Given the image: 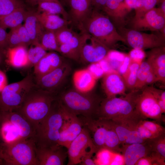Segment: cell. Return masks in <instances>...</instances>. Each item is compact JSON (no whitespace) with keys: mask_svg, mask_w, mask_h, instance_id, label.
<instances>
[{"mask_svg":"<svg viewBox=\"0 0 165 165\" xmlns=\"http://www.w3.org/2000/svg\"><path fill=\"white\" fill-rule=\"evenodd\" d=\"M8 33L6 29L0 27V48H7V39Z\"/></svg>","mask_w":165,"mask_h":165,"instance_id":"obj_49","label":"cell"},{"mask_svg":"<svg viewBox=\"0 0 165 165\" xmlns=\"http://www.w3.org/2000/svg\"><path fill=\"white\" fill-rule=\"evenodd\" d=\"M56 98L63 107L72 114L88 119H97L101 100L96 97L71 89L57 95Z\"/></svg>","mask_w":165,"mask_h":165,"instance_id":"obj_5","label":"cell"},{"mask_svg":"<svg viewBox=\"0 0 165 165\" xmlns=\"http://www.w3.org/2000/svg\"><path fill=\"white\" fill-rule=\"evenodd\" d=\"M24 1L25 3H27L28 2V0H22Z\"/></svg>","mask_w":165,"mask_h":165,"instance_id":"obj_63","label":"cell"},{"mask_svg":"<svg viewBox=\"0 0 165 165\" xmlns=\"http://www.w3.org/2000/svg\"><path fill=\"white\" fill-rule=\"evenodd\" d=\"M151 68L147 61H142L138 69L134 90L141 89L145 86V82Z\"/></svg>","mask_w":165,"mask_h":165,"instance_id":"obj_39","label":"cell"},{"mask_svg":"<svg viewBox=\"0 0 165 165\" xmlns=\"http://www.w3.org/2000/svg\"><path fill=\"white\" fill-rule=\"evenodd\" d=\"M140 121L136 124L135 128L141 136L144 139L147 140L158 137L144 127L140 123Z\"/></svg>","mask_w":165,"mask_h":165,"instance_id":"obj_46","label":"cell"},{"mask_svg":"<svg viewBox=\"0 0 165 165\" xmlns=\"http://www.w3.org/2000/svg\"><path fill=\"white\" fill-rule=\"evenodd\" d=\"M28 50L24 46L7 48L6 63L8 67L17 69L28 68Z\"/></svg>","mask_w":165,"mask_h":165,"instance_id":"obj_23","label":"cell"},{"mask_svg":"<svg viewBox=\"0 0 165 165\" xmlns=\"http://www.w3.org/2000/svg\"><path fill=\"white\" fill-rule=\"evenodd\" d=\"M36 147L33 138H19L0 145L1 156L6 165H37Z\"/></svg>","mask_w":165,"mask_h":165,"instance_id":"obj_6","label":"cell"},{"mask_svg":"<svg viewBox=\"0 0 165 165\" xmlns=\"http://www.w3.org/2000/svg\"><path fill=\"white\" fill-rule=\"evenodd\" d=\"M108 0H92V6L93 8L99 10L102 9L105 5Z\"/></svg>","mask_w":165,"mask_h":165,"instance_id":"obj_54","label":"cell"},{"mask_svg":"<svg viewBox=\"0 0 165 165\" xmlns=\"http://www.w3.org/2000/svg\"><path fill=\"white\" fill-rule=\"evenodd\" d=\"M16 29L23 46L27 47L31 45L30 37L24 25L21 24L16 28Z\"/></svg>","mask_w":165,"mask_h":165,"instance_id":"obj_44","label":"cell"},{"mask_svg":"<svg viewBox=\"0 0 165 165\" xmlns=\"http://www.w3.org/2000/svg\"><path fill=\"white\" fill-rule=\"evenodd\" d=\"M140 64L130 59L127 69L121 75L125 81L127 88L132 90H134L137 72Z\"/></svg>","mask_w":165,"mask_h":165,"instance_id":"obj_32","label":"cell"},{"mask_svg":"<svg viewBox=\"0 0 165 165\" xmlns=\"http://www.w3.org/2000/svg\"><path fill=\"white\" fill-rule=\"evenodd\" d=\"M90 43L87 42L83 45L81 51L80 60L87 63L98 62L104 59L110 48L100 41L91 36Z\"/></svg>","mask_w":165,"mask_h":165,"instance_id":"obj_15","label":"cell"},{"mask_svg":"<svg viewBox=\"0 0 165 165\" xmlns=\"http://www.w3.org/2000/svg\"><path fill=\"white\" fill-rule=\"evenodd\" d=\"M150 64L157 81L165 82V52L164 47L153 48L148 53L147 61Z\"/></svg>","mask_w":165,"mask_h":165,"instance_id":"obj_24","label":"cell"},{"mask_svg":"<svg viewBox=\"0 0 165 165\" xmlns=\"http://www.w3.org/2000/svg\"><path fill=\"white\" fill-rule=\"evenodd\" d=\"M65 110L66 116L60 131L58 144L68 148L81 133L83 126L78 116Z\"/></svg>","mask_w":165,"mask_h":165,"instance_id":"obj_12","label":"cell"},{"mask_svg":"<svg viewBox=\"0 0 165 165\" xmlns=\"http://www.w3.org/2000/svg\"><path fill=\"white\" fill-rule=\"evenodd\" d=\"M102 82L106 97L126 94L127 87L125 81L122 75L117 71H112L105 74Z\"/></svg>","mask_w":165,"mask_h":165,"instance_id":"obj_17","label":"cell"},{"mask_svg":"<svg viewBox=\"0 0 165 165\" xmlns=\"http://www.w3.org/2000/svg\"><path fill=\"white\" fill-rule=\"evenodd\" d=\"M23 24L28 31L31 44L40 43V41L45 30L37 16V12L27 11Z\"/></svg>","mask_w":165,"mask_h":165,"instance_id":"obj_25","label":"cell"},{"mask_svg":"<svg viewBox=\"0 0 165 165\" xmlns=\"http://www.w3.org/2000/svg\"><path fill=\"white\" fill-rule=\"evenodd\" d=\"M54 33L59 46L68 42L77 34L68 26L60 29Z\"/></svg>","mask_w":165,"mask_h":165,"instance_id":"obj_40","label":"cell"},{"mask_svg":"<svg viewBox=\"0 0 165 165\" xmlns=\"http://www.w3.org/2000/svg\"><path fill=\"white\" fill-rule=\"evenodd\" d=\"M3 142H4L3 138L2 136V135L1 134V125L0 124V145Z\"/></svg>","mask_w":165,"mask_h":165,"instance_id":"obj_61","label":"cell"},{"mask_svg":"<svg viewBox=\"0 0 165 165\" xmlns=\"http://www.w3.org/2000/svg\"><path fill=\"white\" fill-rule=\"evenodd\" d=\"M87 68L97 80L105 74L98 62L90 64Z\"/></svg>","mask_w":165,"mask_h":165,"instance_id":"obj_45","label":"cell"},{"mask_svg":"<svg viewBox=\"0 0 165 165\" xmlns=\"http://www.w3.org/2000/svg\"><path fill=\"white\" fill-rule=\"evenodd\" d=\"M93 153H90L85 156L79 163L82 165H95L94 160L92 158Z\"/></svg>","mask_w":165,"mask_h":165,"instance_id":"obj_51","label":"cell"},{"mask_svg":"<svg viewBox=\"0 0 165 165\" xmlns=\"http://www.w3.org/2000/svg\"><path fill=\"white\" fill-rule=\"evenodd\" d=\"M78 27L82 33L89 34L109 48L119 42L125 43L109 18L93 8Z\"/></svg>","mask_w":165,"mask_h":165,"instance_id":"obj_2","label":"cell"},{"mask_svg":"<svg viewBox=\"0 0 165 165\" xmlns=\"http://www.w3.org/2000/svg\"><path fill=\"white\" fill-rule=\"evenodd\" d=\"M61 4H68L69 0H59Z\"/></svg>","mask_w":165,"mask_h":165,"instance_id":"obj_60","label":"cell"},{"mask_svg":"<svg viewBox=\"0 0 165 165\" xmlns=\"http://www.w3.org/2000/svg\"><path fill=\"white\" fill-rule=\"evenodd\" d=\"M156 81H157V80L156 76L151 67L145 81V86L147 85L152 84Z\"/></svg>","mask_w":165,"mask_h":165,"instance_id":"obj_55","label":"cell"},{"mask_svg":"<svg viewBox=\"0 0 165 165\" xmlns=\"http://www.w3.org/2000/svg\"><path fill=\"white\" fill-rule=\"evenodd\" d=\"M109 120L118 136L120 145H123L129 134L132 127L135 123H128Z\"/></svg>","mask_w":165,"mask_h":165,"instance_id":"obj_34","label":"cell"},{"mask_svg":"<svg viewBox=\"0 0 165 165\" xmlns=\"http://www.w3.org/2000/svg\"><path fill=\"white\" fill-rule=\"evenodd\" d=\"M106 120L108 123V129L105 139L104 148L115 152H121L120 143L118 136L112 126L109 120Z\"/></svg>","mask_w":165,"mask_h":165,"instance_id":"obj_31","label":"cell"},{"mask_svg":"<svg viewBox=\"0 0 165 165\" xmlns=\"http://www.w3.org/2000/svg\"><path fill=\"white\" fill-rule=\"evenodd\" d=\"M66 111L57 100L47 116L38 124L33 138L37 147H49L59 145L58 141Z\"/></svg>","mask_w":165,"mask_h":165,"instance_id":"obj_4","label":"cell"},{"mask_svg":"<svg viewBox=\"0 0 165 165\" xmlns=\"http://www.w3.org/2000/svg\"><path fill=\"white\" fill-rule=\"evenodd\" d=\"M129 56L131 60L141 64L145 57V54L143 50L133 49L130 51Z\"/></svg>","mask_w":165,"mask_h":165,"instance_id":"obj_47","label":"cell"},{"mask_svg":"<svg viewBox=\"0 0 165 165\" xmlns=\"http://www.w3.org/2000/svg\"><path fill=\"white\" fill-rule=\"evenodd\" d=\"M41 1H54L60 2L59 0H28L27 3L31 6H33L37 5V3L38 2Z\"/></svg>","mask_w":165,"mask_h":165,"instance_id":"obj_58","label":"cell"},{"mask_svg":"<svg viewBox=\"0 0 165 165\" xmlns=\"http://www.w3.org/2000/svg\"><path fill=\"white\" fill-rule=\"evenodd\" d=\"M27 12L25 7L21 8L0 17V27L5 29L17 28L24 21Z\"/></svg>","mask_w":165,"mask_h":165,"instance_id":"obj_29","label":"cell"},{"mask_svg":"<svg viewBox=\"0 0 165 165\" xmlns=\"http://www.w3.org/2000/svg\"><path fill=\"white\" fill-rule=\"evenodd\" d=\"M71 71L70 66L64 62L50 72L41 77L34 78L35 86L42 90L56 95L57 90Z\"/></svg>","mask_w":165,"mask_h":165,"instance_id":"obj_10","label":"cell"},{"mask_svg":"<svg viewBox=\"0 0 165 165\" xmlns=\"http://www.w3.org/2000/svg\"><path fill=\"white\" fill-rule=\"evenodd\" d=\"M92 0H69L70 22L78 27L92 9Z\"/></svg>","mask_w":165,"mask_h":165,"instance_id":"obj_22","label":"cell"},{"mask_svg":"<svg viewBox=\"0 0 165 165\" xmlns=\"http://www.w3.org/2000/svg\"><path fill=\"white\" fill-rule=\"evenodd\" d=\"M146 141L152 152L156 153L165 159V134L147 139Z\"/></svg>","mask_w":165,"mask_h":165,"instance_id":"obj_38","label":"cell"},{"mask_svg":"<svg viewBox=\"0 0 165 165\" xmlns=\"http://www.w3.org/2000/svg\"><path fill=\"white\" fill-rule=\"evenodd\" d=\"M125 36H123L127 43L134 49L143 50L163 46L164 39L153 34L140 32L136 30H127Z\"/></svg>","mask_w":165,"mask_h":165,"instance_id":"obj_11","label":"cell"},{"mask_svg":"<svg viewBox=\"0 0 165 165\" xmlns=\"http://www.w3.org/2000/svg\"><path fill=\"white\" fill-rule=\"evenodd\" d=\"M64 147L59 145L36 147L37 165H63L68 156Z\"/></svg>","mask_w":165,"mask_h":165,"instance_id":"obj_14","label":"cell"},{"mask_svg":"<svg viewBox=\"0 0 165 165\" xmlns=\"http://www.w3.org/2000/svg\"><path fill=\"white\" fill-rule=\"evenodd\" d=\"M124 1L126 7L129 10L130 9H135L137 0H124Z\"/></svg>","mask_w":165,"mask_h":165,"instance_id":"obj_57","label":"cell"},{"mask_svg":"<svg viewBox=\"0 0 165 165\" xmlns=\"http://www.w3.org/2000/svg\"><path fill=\"white\" fill-rule=\"evenodd\" d=\"M5 165V163L1 154L0 151V165Z\"/></svg>","mask_w":165,"mask_h":165,"instance_id":"obj_62","label":"cell"},{"mask_svg":"<svg viewBox=\"0 0 165 165\" xmlns=\"http://www.w3.org/2000/svg\"><path fill=\"white\" fill-rule=\"evenodd\" d=\"M31 45L28 50V67H34L47 53L40 43Z\"/></svg>","mask_w":165,"mask_h":165,"instance_id":"obj_35","label":"cell"},{"mask_svg":"<svg viewBox=\"0 0 165 165\" xmlns=\"http://www.w3.org/2000/svg\"><path fill=\"white\" fill-rule=\"evenodd\" d=\"M56 100V95L40 89L35 85L15 111L28 121L35 130L39 123L48 114Z\"/></svg>","mask_w":165,"mask_h":165,"instance_id":"obj_3","label":"cell"},{"mask_svg":"<svg viewBox=\"0 0 165 165\" xmlns=\"http://www.w3.org/2000/svg\"><path fill=\"white\" fill-rule=\"evenodd\" d=\"M122 147L121 152L126 165H135L139 159L150 154L152 152L146 141L143 143L125 145Z\"/></svg>","mask_w":165,"mask_h":165,"instance_id":"obj_20","label":"cell"},{"mask_svg":"<svg viewBox=\"0 0 165 165\" xmlns=\"http://www.w3.org/2000/svg\"><path fill=\"white\" fill-rule=\"evenodd\" d=\"M126 55L114 50H109L105 58L112 71L118 72L124 60Z\"/></svg>","mask_w":165,"mask_h":165,"instance_id":"obj_37","label":"cell"},{"mask_svg":"<svg viewBox=\"0 0 165 165\" xmlns=\"http://www.w3.org/2000/svg\"><path fill=\"white\" fill-rule=\"evenodd\" d=\"M22 0H0V17L21 8L26 7Z\"/></svg>","mask_w":165,"mask_h":165,"instance_id":"obj_36","label":"cell"},{"mask_svg":"<svg viewBox=\"0 0 165 165\" xmlns=\"http://www.w3.org/2000/svg\"><path fill=\"white\" fill-rule=\"evenodd\" d=\"M144 6L141 10L136 14L134 17L140 16L148 11L154 8L157 2V0H143Z\"/></svg>","mask_w":165,"mask_h":165,"instance_id":"obj_48","label":"cell"},{"mask_svg":"<svg viewBox=\"0 0 165 165\" xmlns=\"http://www.w3.org/2000/svg\"><path fill=\"white\" fill-rule=\"evenodd\" d=\"M165 14L160 9L154 8L142 15L134 17L133 26L136 30H162L165 27Z\"/></svg>","mask_w":165,"mask_h":165,"instance_id":"obj_13","label":"cell"},{"mask_svg":"<svg viewBox=\"0 0 165 165\" xmlns=\"http://www.w3.org/2000/svg\"><path fill=\"white\" fill-rule=\"evenodd\" d=\"M116 153L112 159L110 165H125L122 155L119 154L118 152Z\"/></svg>","mask_w":165,"mask_h":165,"instance_id":"obj_53","label":"cell"},{"mask_svg":"<svg viewBox=\"0 0 165 165\" xmlns=\"http://www.w3.org/2000/svg\"><path fill=\"white\" fill-rule=\"evenodd\" d=\"M164 14H165V1L163 0L161 5V8L160 9Z\"/></svg>","mask_w":165,"mask_h":165,"instance_id":"obj_59","label":"cell"},{"mask_svg":"<svg viewBox=\"0 0 165 165\" xmlns=\"http://www.w3.org/2000/svg\"><path fill=\"white\" fill-rule=\"evenodd\" d=\"M140 122L144 127L157 136L165 134V128L157 123L145 119L141 120Z\"/></svg>","mask_w":165,"mask_h":165,"instance_id":"obj_41","label":"cell"},{"mask_svg":"<svg viewBox=\"0 0 165 165\" xmlns=\"http://www.w3.org/2000/svg\"><path fill=\"white\" fill-rule=\"evenodd\" d=\"M7 85V76L4 71L0 69V93Z\"/></svg>","mask_w":165,"mask_h":165,"instance_id":"obj_52","label":"cell"},{"mask_svg":"<svg viewBox=\"0 0 165 165\" xmlns=\"http://www.w3.org/2000/svg\"><path fill=\"white\" fill-rule=\"evenodd\" d=\"M35 86L34 75L31 73L20 81L8 84L0 93V112L16 111Z\"/></svg>","mask_w":165,"mask_h":165,"instance_id":"obj_7","label":"cell"},{"mask_svg":"<svg viewBox=\"0 0 165 165\" xmlns=\"http://www.w3.org/2000/svg\"><path fill=\"white\" fill-rule=\"evenodd\" d=\"M90 37L89 34L85 33L77 34L68 42L59 46V53L73 60H80L82 48Z\"/></svg>","mask_w":165,"mask_h":165,"instance_id":"obj_19","label":"cell"},{"mask_svg":"<svg viewBox=\"0 0 165 165\" xmlns=\"http://www.w3.org/2000/svg\"><path fill=\"white\" fill-rule=\"evenodd\" d=\"M135 110L142 119L149 118L158 122L163 121L157 98L150 87L146 88L140 92L136 100Z\"/></svg>","mask_w":165,"mask_h":165,"instance_id":"obj_9","label":"cell"},{"mask_svg":"<svg viewBox=\"0 0 165 165\" xmlns=\"http://www.w3.org/2000/svg\"><path fill=\"white\" fill-rule=\"evenodd\" d=\"M7 48L23 46L16 28L11 29L8 33Z\"/></svg>","mask_w":165,"mask_h":165,"instance_id":"obj_43","label":"cell"},{"mask_svg":"<svg viewBox=\"0 0 165 165\" xmlns=\"http://www.w3.org/2000/svg\"><path fill=\"white\" fill-rule=\"evenodd\" d=\"M130 61V59L129 56L125 57L124 60L120 66L117 72L122 75L127 69Z\"/></svg>","mask_w":165,"mask_h":165,"instance_id":"obj_56","label":"cell"},{"mask_svg":"<svg viewBox=\"0 0 165 165\" xmlns=\"http://www.w3.org/2000/svg\"><path fill=\"white\" fill-rule=\"evenodd\" d=\"M72 80L75 89L83 93H88L92 90L97 80L87 68L75 71Z\"/></svg>","mask_w":165,"mask_h":165,"instance_id":"obj_26","label":"cell"},{"mask_svg":"<svg viewBox=\"0 0 165 165\" xmlns=\"http://www.w3.org/2000/svg\"><path fill=\"white\" fill-rule=\"evenodd\" d=\"M80 119L82 125L88 130L93 142L98 150L104 148L108 123L106 120L92 119L83 117Z\"/></svg>","mask_w":165,"mask_h":165,"instance_id":"obj_16","label":"cell"},{"mask_svg":"<svg viewBox=\"0 0 165 165\" xmlns=\"http://www.w3.org/2000/svg\"><path fill=\"white\" fill-rule=\"evenodd\" d=\"M136 123L132 127L129 134L122 145L135 143H143L146 141L147 140L144 139L141 136L136 129L135 125Z\"/></svg>","mask_w":165,"mask_h":165,"instance_id":"obj_42","label":"cell"},{"mask_svg":"<svg viewBox=\"0 0 165 165\" xmlns=\"http://www.w3.org/2000/svg\"><path fill=\"white\" fill-rule=\"evenodd\" d=\"M39 43L46 51H54L59 52V46L53 31L45 30L41 38Z\"/></svg>","mask_w":165,"mask_h":165,"instance_id":"obj_33","label":"cell"},{"mask_svg":"<svg viewBox=\"0 0 165 165\" xmlns=\"http://www.w3.org/2000/svg\"><path fill=\"white\" fill-rule=\"evenodd\" d=\"M6 49L0 48V67L4 71L8 68L6 63Z\"/></svg>","mask_w":165,"mask_h":165,"instance_id":"obj_50","label":"cell"},{"mask_svg":"<svg viewBox=\"0 0 165 165\" xmlns=\"http://www.w3.org/2000/svg\"><path fill=\"white\" fill-rule=\"evenodd\" d=\"M37 12L48 14H55L63 16L64 19L69 20L68 13L65 11L61 2L54 1H41L38 2Z\"/></svg>","mask_w":165,"mask_h":165,"instance_id":"obj_30","label":"cell"},{"mask_svg":"<svg viewBox=\"0 0 165 165\" xmlns=\"http://www.w3.org/2000/svg\"><path fill=\"white\" fill-rule=\"evenodd\" d=\"M134 90L124 97L116 96L102 100L97 119L127 123L138 122L142 119L137 113L136 101L140 91Z\"/></svg>","mask_w":165,"mask_h":165,"instance_id":"obj_1","label":"cell"},{"mask_svg":"<svg viewBox=\"0 0 165 165\" xmlns=\"http://www.w3.org/2000/svg\"><path fill=\"white\" fill-rule=\"evenodd\" d=\"M124 0H108L102 9L109 18L121 25L124 24L127 12L129 10L123 3Z\"/></svg>","mask_w":165,"mask_h":165,"instance_id":"obj_27","label":"cell"},{"mask_svg":"<svg viewBox=\"0 0 165 165\" xmlns=\"http://www.w3.org/2000/svg\"><path fill=\"white\" fill-rule=\"evenodd\" d=\"M64 63L62 57L57 53H47L34 67L35 78L45 75L59 67Z\"/></svg>","mask_w":165,"mask_h":165,"instance_id":"obj_21","label":"cell"},{"mask_svg":"<svg viewBox=\"0 0 165 165\" xmlns=\"http://www.w3.org/2000/svg\"><path fill=\"white\" fill-rule=\"evenodd\" d=\"M8 121L17 128L20 138H33L35 130L31 124L21 115L16 111L0 112V122Z\"/></svg>","mask_w":165,"mask_h":165,"instance_id":"obj_18","label":"cell"},{"mask_svg":"<svg viewBox=\"0 0 165 165\" xmlns=\"http://www.w3.org/2000/svg\"><path fill=\"white\" fill-rule=\"evenodd\" d=\"M67 149L68 165L79 164L85 156L96 153L98 151L93 142L88 130L84 126L81 133Z\"/></svg>","mask_w":165,"mask_h":165,"instance_id":"obj_8","label":"cell"},{"mask_svg":"<svg viewBox=\"0 0 165 165\" xmlns=\"http://www.w3.org/2000/svg\"><path fill=\"white\" fill-rule=\"evenodd\" d=\"M38 18L45 30L55 31L68 26L70 22L59 15L39 13L37 12Z\"/></svg>","mask_w":165,"mask_h":165,"instance_id":"obj_28","label":"cell"}]
</instances>
